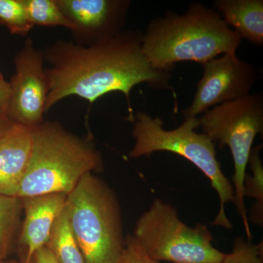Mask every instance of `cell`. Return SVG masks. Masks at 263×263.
<instances>
[{
  "instance_id": "6da1fadb",
  "label": "cell",
  "mask_w": 263,
  "mask_h": 263,
  "mask_svg": "<svg viewBox=\"0 0 263 263\" xmlns=\"http://www.w3.org/2000/svg\"><path fill=\"white\" fill-rule=\"evenodd\" d=\"M143 33L123 30L114 37L90 46L65 41L50 45L43 52L48 92L45 110L58 102L77 96L93 103L104 95L119 91L125 95L129 120L134 114L130 103L133 87L146 84L157 89H171V72L155 69L142 51Z\"/></svg>"
},
{
  "instance_id": "7a4b0ae2",
  "label": "cell",
  "mask_w": 263,
  "mask_h": 263,
  "mask_svg": "<svg viewBox=\"0 0 263 263\" xmlns=\"http://www.w3.org/2000/svg\"><path fill=\"white\" fill-rule=\"evenodd\" d=\"M241 40L214 8L193 3L183 14L171 12L152 20L143 33L142 51L155 69L171 72L178 62L202 65L236 53Z\"/></svg>"
},
{
  "instance_id": "3957f363",
  "label": "cell",
  "mask_w": 263,
  "mask_h": 263,
  "mask_svg": "<svg viewBox=\"0 0 263 263\" xmlns=\"http://www.w3.org/2000/svg\"><path fill=\"white\" fill-rule=\"evenodd\" d=\"M103 169L101 155L91 142L59 122H43L33 129L32 155L17 197L67 195L85 175Z\"/></svg>"
},
{
  "instance_id": "277c9868",
  "label": "cell",
  "mask_w": 263,
  "mask_h": 263,
  "mask_svg": "<svg viewBox=\"0 0 263 263\" xmlns=\"http://www.w3.org/2000/svg\"><path fill=\"white\" fill-rule=\"evenodd\" d=\"M132 122H134L132 136L135 144L129 157L140 158L155 152H168L190 161L210 180L219 196V212L213 226L231 230L233 224L227 216L226 206L228 202L235 201L234 188L216 158L215 143L204 133L195 132L198 127L197 117L185 119L179 127L172 130L164 129L160 118L152 117L145 112L134 114Z\"/></svg>"
},
{
  "instance_id": "5b68a950",
  "label": "cell",
  "mask_w": 263,
  "mask_h": 263,
  "mask_svg": "<svg viewBox=\"0 0 263 263\" xmlns=\"http://www.w3.org/2000/svg\"><path fill=\"white\" fill-rule=\"evenodd\" d=\"M69 221L86 263H117L124 249L122 214L117 195L92 173L67 195Z\"/></svg>"
},
{
  "instance_id": "8992f818",
  "label": "cell",
  "mask_w": 263,
  "mask_h": 263,
  "mask_svg": "<svg viewBox=\"0 0 263 263\" xmlns=\"http://www.w3.org/2000/svg\"><path fill=\"white\" fill-rule=\"evenodd\" d=\"M133 235L150 257L160 262L221 263L226 254L212 245L214 237L206 226H187L176 208L160 199L138 219Z\"/></svg>"
},
{
  "instance_id": "52a82bcc",
  "label": "cell",
  "mask_w": 263,
  "mask_h": 263,
  "mask_svg": "<svg viewBox=\"0 0 263 263\" xmlns=\"http://www.w3.org/2000/svg\"><path fill=\"white\" fill-rule=\"evenodd\" d=\"M197 121L202 133L216 142L221 148L229 147L234 162V203L247 238L251 240L252 233L243 195V180L254 139L258 134L262 136V94H249L221 104L205 111Z\"/></svg>"
},
{
  "instance_id": "ba28073f",
  "label": "cell",
  "mask_w": 263,
  "mask_h": 263,
  "mask_svg": "<svg viewBox=\"0 0 263 263\" xmlns=\"http://www.w3.org/2000/svg\"><path fill=\"white\" fill-rule=\"evenodd\" d=\"M203 74L197 85L191 105L183 109L185 119L197 118L214 107L250 94L257 80L255 67L227 53L202 64Z\"/></svg>"
},
{
  "instance_id": "9c48e42d",
  "label": "cell",
  "mask_w": 263,
  "mask_h": 263,
  "mask_svg": "<svg viewBox=\"0 0 263 263\" xmlns=\"http://www.w3.org/2000/svg\"><path fill=\"white\" fill-rule=\"evenodd\" d=\"M44 62L43 52L27 40L15 57V72L9 82L7 116L12 122L35 128L44 122L48 92Z\"/></svg>"
},
{
  "instance_id": "30bf717a",
  "label": "cell",
  "mask_w": 263,
  "mask_h": 263,
  "mask_svg": "<svg viewBox=\"0 0 263 263\" xmlns=\"http://www.w3.org/2000/svg\"><path fill=\"white\" fill-rule=\"evenodd\" d=\"M73 25L77 44L90 46L114 37L124 30L128 0H56Z\"/></svg>"
},
{
  "instance_id": "8fae6325",
  "label": "cell",
  "mask_w": 263,
  "mask_h": 263,
  "mask_svg": "<svg viewBox=\"0 0 263 263\" xmlns=\"http://www.w3.org/2000/svg\"><path fill=\"white\" fill-rule=\"evenodd\" d=\"M67 195L51 193L23 197L24 220L19 241L26 249L24 262L32 260L34 252L47 243L57 217L65 209Z\"/></svg>"
},
{
  "instance_id": "7c38bea8",
  "label": "cell",
  "mask_w": 263,
  "mask_h": 263,
  "mask_svg": "<svg viewBox=\"0 0 263 263\" xmlns=\"http://www.w3.org/2000/svg\"><path fill=\"white\" fill-rule=\"evenodd\" d=\"M33 129L13 123L0 137V194L17 197L32 155Z\"/></svg>"
},
{
  "instance_id": "4fadbf2b",
  "label": "cell",
  "mask_w": 263,
  "mask_h": 263,
  "mask_svg": "<svg viewBox=\"0 0 263 263\" xmlns=\"http://www.w3.org/2000/svg\"><path fill=\"white\" fill-rule=\"evenodd\" d=\"M214 10L241 39L263 46L262 0H216Z\"/></svg>"
},
{
  "instance_id": "5bb4252c",
  "label": "cell",
  "mask_w": 263,
  "mask_h": 263,
  "mask_svg": "<svg viewBox=\"0 0 263 263\" xmlns=\"http://www.w3.org/2000/svg\"><path fill=\"white\" fill-rule=\"evenodd\" d=\"M46 246L60 263H86L71 228L66 205L55 221Z\"/></svg>"
},
{
  "instance_id": "9a60e30c",
  "label": "cell",
  "mask_w": 263,
  "mask_h": 263,
  "mask_svg": "<svg viewBox=\"0 0 263 263\" xmlns=\"http://www.w3.org/2000/svg\"><path fill=\"white\" fill-rule=\"evenodd\" d=\"M262 145L254 147L249 155L248 164L252 174L246 173L243 180V197L254 199L249 211V221L257 227L263 226V166L260 152Z\"/></svg>"
},
{
  "instance_id": "2e32d148",
  "label": "cell",
  "mask_w": 263,
  "mask_h": 263,
  "mask_svg": "<svg viewBox=\"0 0 263 263\" xmlns=\"http://www.w3.org/2000/svg\"><path fill=\"white\" fill-rule=\"evenodd\" d=\"M27 18L32 25L62 27L72 32L74 27L56 0H22Z\"/></svg>"
},
{
  "instance_id": "e0dca14e",
  "label": "cell",
  "mask_w": 263,
  "mask_h": 263,
  "mask_svg": "<svg viewBox=\"0 0 263 263\" xmlns=\"http://www.w3.org/2000/svg\"><path fill=\"white\" fill-rule=\"evenodd\" d=\"M23 209L20 197L0 194V247L8 252Z\"/></svg>"
},
{
  "instance_id": "ac0fdd59",
  "label": "cell",
  "mask_w": 263,
  "mask_h": 263,
  "mask_svg": "<svg viewBox=\"0 0 263 263\" xmlns=\"http://www.w3.org/2000/svg\"><path fill=\"white\" fill-rule=\"evenodd\" d=\"M0 24L13 34L25 35L34 26L29 22L22 0H0Z\"/></svg>"
},
{
  "instance_id": "d6986e66",
  "label": "cell",
  "mask_w": 263,
  "mask_h": 263,
  "mask_svg": "<svg viewBox=\"0 0 263 263\" xmlns=\"http://www.w3.org/2000/svg\"><path fill=\"white\" fill-rule=\"evenodd\" d=\"M221 263H263L262 243L254 245L238 237L235 238L231 253L226 254Z\"/></svg>"
},
{
  "instance_id": "ffe728a7",
  "label": "cell",
  "mask_w": 263,
  "mask_h": 263,
  "mask_svg": "<svg viewBox=\"0 0 263 263\" xmlns=\"http://www.w3.org/2000/svg\"><path fill=\"white\" fill-rule=\"evenodd\" d=\"M117 263H162L150 257L133 235H127L124 240L120 258Z\"/></svg>"
},
{
  "instance_id": "44dd1931",
  "label": "cell",
  "mask_w": 263,
  "mask_h": 263,
  "mask_svg": "<svg viewBox=\"0 0 263 263\" xmlns=\"http://www.w3.org/2000/svg\"><path fill=\"white\" fill-rule=\"evenodd\" d=\"M10 93L9 82H7L0 73V115L7 116Z\"/></svg>"
},
{
  "instance_id": "7402d4cb",
  "label": "cell",
  "mask_w": 263,
  "mask_h": 263,
  "mask_svg": "<svg viewBox=\"0 0 263 263\" xmlns=\"http://www.w3.org/2000/svg\"><path fill=\"white\" fill-rule=\"evenodd\" d=\"M33 263H60L46 246L37 249L32 256Z\"/></svg>"
},
{
  "instance_id": "603a6c76",
  "label": "cell",
  "mask_w": 263,
  "mask_h": 263,
  "mask_svg": "<svg viewBox=\"0 0 263 263\" xmlns=\"http://www.w3.org/2000/svg\"><path fill=\"white\" fill-rule=\"evenodd\" d=\"M13 124V122L7 116L0 115V137L3 136Z\"/></svg>"
},
{
  "instance_id": "cb8c5ba5",
  "label": "cell",
  "mask_w": 263,
  "mask_h": 263,
  "mask_svg": "<svg viewBox=\"0 0 263 263\" xmlns=\"http://www.w3.org/2000/svg\"><path fill=\"white\" fill-rule=\"evenodd\" d=\"M6 251L4 250V249L2 248V247H0V260H1V259H5V257H6Z\"/></svg>"
},
{
  "instance_id": "d4e9b609",
  "label": "cell",
  "mask_w": 263,
  "mask_h": 263,
  "mask_svg": "<svg viewBox=\"0 0 263 263\" xmlns=\"http://www.w3.org/2000/svg\"><path fill=\"white\" fill-rule=\"evenodd\" d=\"M0 263H18V262H15V260H5V259H1V260H0Z\"/></svg>"
},
{
  "instance_id": "484cf974",
  "label": "cell",
  "mask_w": 263,
  "mask_h": 263,
  "mask_svg": "<svg viewBox=\"0 0 263 263\" xmlns=\"http://www.w3.org/2000/svg\"><path fill=\"white\" fill-rule=\"evenodd\" d=\"M23 263H33V261H32V260L29 261V262H23Z\"/></svg>"
}]
</instances>
